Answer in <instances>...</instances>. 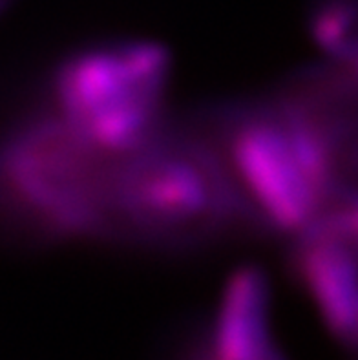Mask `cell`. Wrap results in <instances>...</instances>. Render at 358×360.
<instances>
[{
	"label": "cell",
	"instance_id": "6",
	"mask_svg": "<svg viewBox=\"0 0 358 360\" xmlns=\"http://www.w3.org/2000/svg\"><path fill=\"white\" fill-rule=\"evenodd\" d=\"M269 274L254 264L232 271L212 309L183 333L176 360H289L274 329Z\"/></svg>",
	"mask_w": 358,
	"mask_h": 360
},
{
	"label": "cell",
	"instance_id": "1",
	"mask_svg": "<svg viewBox=\"0 0 358 360\" xmlns=\"http://www.w3.org/2000/svg\"><path fill=\"white\" fill-rule=\"evenodd\" d=\"M191 119L222 158L256 234L295 236L329 207L357 200V146L278 82Z\"/></svg>",
	"mask_w": 358,
	"mask_h": 360
},
{
	"label": "cell",
	"instance_id": "4",
	"mask_svg": "<svg viewBox=\"0 0 358 360\" xmlns=\"http://www.w3.org/2000/svg\"><path fill=\"white\" fill-rule=\"evenodd\" d=\"M172 73V55L152 39H91L51 64L48 108L99 150L121 154L167 121Z\"/></svg>",
	"mask_w": 358,
	"mask_h": 360
},
{
	"label": "cell",
	"instance_id": "3",
	"mask_svg": "<svg viewBox=\"0 0 358 360\" xmlns=\"http://www.w3.org/2000/svg\"><path fill=\"white\" fill-rule=\"evenodd\" d=\"M112 161L114 154L73 132L48 106L2 119L0 245H110Z\"/></svg>",
	"mask_w": 358,
	"mask_h": 360
},
{
	"label": "cell",
	"instance_id": "7",
	"mask_svg": "<svg viewBox=\"0 0 358 360\" xmlns=\"http://www.w3.org/2000/svg\"><path fill=\"white\" fill-rule=\"evenodd\" d=\"M357 0H311L305 26L327 63L357 70Z\"/></svg>",
	"mask_w": 358,
	"mask_h": 360
},
{
	"label": "cell",
	"instance_id": "5",
	"mask_svg": "<svg viewBox=\"0 0 358 360\" xmlns=\"http://www.w3.org/2000/svg\"><path fill=\"white\" fill-rule=\"evenodd\" d=\"M289 240L290 278L329 338L353 355L358 337L357 200L329 207Z\"/></svg>",
	"mask_w": 358,
	"mask_h": 360
},
{
	"label": "cell",
	"instance_id": "2",
	"mask_svg": "<svg viewBox=\"0 0 358 360\" xmlns=\"http://www.w3.org/2000/svg\"><path fill=\"white\" fill-rule=\"evenodd\" d=\"M110 245L198 255L256 234L209 137L191 117L165 121L145 141L114 154Z\"/></svg>",
	"mask_w": 358,
	"mask_h": 360
},
{
	"label": "cell",
	"instance_id": "8",
	"mask_svg": "<svg viewBox=\"0 0 358 360\" xmlns=\"http://www.w3.org/2000/svg\"><path fill=\"white\" fill-rule=\"evenodd\" d=\"M6 4H8V0H0V13H2V9L6 8Z\"/></svg>",
	"mask_w": 358,
	"mask_h": 360
}]
</instances>
